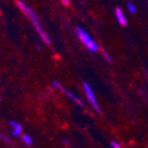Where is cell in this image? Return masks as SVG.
I'll use <instances>...</instances> for the list:
<instances>
[{"label": "cell", "mask_w": 148, "mask_h": 148, "mask_svg": "<svg viewBox=\"0 0 148 148\" xmlns=\"http://www.w3.org/2000/svg\"><path fill=\"white\" fill-rule=\"evenodd\" d=\"M16 5H18V7H19L25 14H26V16H28V19L31 20V23H32V25L34 26V28H35V31L38 32V34H39V36L41 38V40L46 44V45H51L52 42H51V39H49V36L47 35V33L45 32V29L42 28V26H41V24H40V21H39V19H38V16H36V14H35V12L26 4V3H24V1H16Z\"/></svg>", "instance_id": "6da1fadb"}, {"label": "cell", "mask_w": 148, "mask_h": 148, "mask_svg": "<svg viewBox=\"0 0 148 148\" xmlns=\"http://www.w3.org/2000/svg\"><path fill=\"white\" fill-rule=\"evenodd\" d=\"M77 34H78V36H79V39L81 40V42L90 51V52H97L98 49H99V45L94 41V39L92 38V36L85 31V29H82L81 27H77Z\"/></svg>", "instance_id": "7a4b0ae2"}, {"label": "cell", "mask_w": 148, "mask_h": 148, "mask_svg": "<svg viewBox=\"0 0 148 148\" xmlns=\"http://www.w3.org/2000/svg\"><path fill=\"white\" fill-rule=\"evenodd\" d=\"M84 90H85V94H86V97H87L90 106L94 108V110H97L98 113H100L101 112L100 105H99V102H98V100L95 98V94H94L93 89H92V87H90V85L88 82H84Z\"/></svg>", "instance_id": "3957f363"}, {"label": "cell", "mask_w": 148, "mask_h": 148, "mask_svg": "<svg viewBox=\"0 0 148 148\" xmlns=\"http://www.w3.org/2000/svg\"><path fill=\"white\" fill-rule=\"evenodd\" d=\"M52 85H53V87H55V88H57V89H59V90H61V92H64V93L69 98V99H72L74 102H77L78 105H80V106H82L84 107V102L81 101V99L78 97V95H75V94H74V93H72V92H69L68 89H66L60 82H58V81H53L52 82Z\"/></svg>", "instance_id": "277c9868"}, {"label": "cell", "mask_w": 148, "mask_h": 148, "mask_svg": "<svg viewBox=\"0 0 148 148\" xmlns=\"http://www.w3.org/2000/svg\"><path fill=\"white\" fill-rule=\"evenodd\" d=\"M10 126H11V134L13 136H20L21 133H23V126L16 122L14 120H11L10 121Z\"/></svg>", "instance_id": "5b68a950"}, {"label": "cell", "mask_w": 148, "mask_h": 148, "mask_svg": "<svg viewBox=\"0 0 148 148\" xmlns=\"http://www.w3.org/2000/svg\"><path fill=\"white\" fill-rule=\"evenodd\" d=\"M115 16H116L118 23L121 26H126L127 25V19H126V16H125V14H123V12H122V10L120 7L115 8Z\"/></svg>", "instance_id": "8992f818"}, {"label": "cell", "mask_w": 148, "mask_h": 148, "mask_svg": "<svg viewBox=\"0 0 148 148\" xmlns=\"http://www.w3.org/2000/svg\"><path fill=\"white\" fill-rule=\"evenodd\" d=\"M21 139H23V141H24L25 145H27V146H32V145H33V139H32L31 135H28V134H23V135H21Z\"/></svg>", "instance_id": "52a82bcc"}, {"label": "cell", "mask_w": 148, "mask_h": 148, "mask_svg": "<svg viewBox=\"0 0 148 148\" xmlns=\"http://www.w3.org/2000/svg\"><path fill=\"white\" fill-rule=\"evenodd\" d=\"M127 7H128V11L131 12V13H133V14L136 12V7H135V5H134L132 1H129V3L127 4Z\"/></svg>", "instance_id": "ba28073f"}, {"label": "cell", "mask_w": 148, "mask_h": 148, "mask_svg": "<svg viewBox=\"0 0 148 148\" xmlns=\"http://www.w3.org/2000/svg\"><path fill=\"white\" fill-rule=\"evenodd\" d=\"M0 140H3L4 142H6V143H8V145H11V146H13V142H12V140H10L6 135H4L3 133H0Z\"/></svg>", "instance_id": "9c48e42d"}, {"label": "cell", "mask_w": 148, "mask_h": 148, "mask_svg": "<svg viewBox=\"0 0 148 148\" xmlns=\"http://www.w3.org/2000/svg\"><path fill=\"white\" fill-rule=\"evenodd\" d=\"M103 57H105V59L110 64L112 62V57H110V55L108 54V52H106V51H103Z\"/></svg>", "instance_id": "30bf717a"}, {"label": "cell", "mask_w": 148, "mask_h": 148, "mask_svg": "<svg viewBox=\"0 0 148 148\" xmlns=\"http://www.w3.org/2000/svg\"><path fill=\"white\" fill-rule=\"evenodd\" d=\"M110 146H112L113 148H122V146L119 142H116V141H112V142H110Z\"/></svg>", "instance_id": "8fae6325"}, {"label": "cell", "mask_w": 148, "mask_h": 148, "mask_svg": "<svg viewBox=\"0 0 148 148\" xmlns=\"http://www.w3.org/2000/svg\"><path fill=\"white\" fill-rule=\"evenodd\" d=\"M61 4H62V5H65V6H68L71 3L68 1V0H62V1H61Z\"/></svg>", "instance_id": "7c38bea8"}, {"label": "cell", "mask_w": 148, "mask_h": 148, "mask_svg": "<svg viewBox=\"0 0 148 148\" xmlns=\"http://www.w3.org/2000/svg\"><path fill=\"white\" fill-rule=\"evenodd\" d=\"M64 143H65V145H68V141L65 139V140H64Z\"/></svg>", "instance_id": "4fadbf2b"}, {"label": "cell", "mask_w": 148, "mask_h": 148, "mask_svg": "<svg viewBox=\"0 0 148 148\" xmlns=\"http://www.w3.org/2000/svg\"><path fill=\"white\" fill-rule=\"evenodd\" d=\"M0 100H1V95H0Z\"/></svg>", "instance_id": "5bb4252c"}]
</instances>
